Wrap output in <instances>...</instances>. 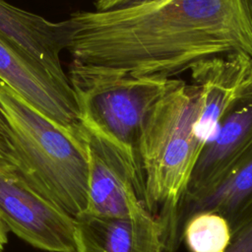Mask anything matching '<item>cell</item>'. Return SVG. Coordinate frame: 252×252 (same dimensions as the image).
Here are the masks:
<instances>
[{
  "label": "cell",
  "instance_id": "obj_3",
  "mask_svg": "<svg viewBox=\"0 0 252 252\" xmlns=\"http://www.w3.org/2000/svg\"><path fill=\"white\" fill-rule=\"evenodd\" d=\"M199 114L198 87L182 81L152 108L139 142L145 206L163 224L167 252L177 249L176 211L204 147L196 130Z\"/></svg>",
  "mask_w": 252,
  "mask_h": 252
},
{
  "label": "cell",
  "instance_id": "obj_10",
  "mask_svg": "<svg viewBox=\"0 0 252 252\" xmlns=\"http://www.w3.org/2000/svg\"><path fill=\"white\" fill-rule=\"evenodd\" d=\"M78 252H167L161 220L148 210L131 217L76 218Z\"/></svg>",
  "mask_w": 252,
  "mask_h": 252
},
{
  "label": "cell",
  "instance_id": "obj_14",
  "mask_svg": "<svg viewBox=\"0 0 252 252\" xmlns=\"http://www.w3.org/2000/svg\"><path fill=\"white\" fill-rule=\"evenodd\" d=\"M224 252H252V213L231 230V239Z\"/></svg>",
  "mask_w": 252,
  "mask_h": 252
},
{
  "label": "cell",
  "instance_id": "obj_1",
  "mask_svg": "<svg viewBox=\"0 0 252 252\" xmlns=\"http://www.w3.org/2000/svg\"><path fill=\"white\" fill-rule=\"evenodd\" d=\"M66 21L73 59L139 77L175 79L216 56L252 57L244 0H148Z\"/></svg>",
  "mask_w": 252,
  "mask_h": 252
},
{
  "label": "cell",
  "instance_id": "obj_6",
  "mask_svg": "<svg viewBox=\"0 0 252 252\" xmlns=\"http://www.w3.org/2000/svg\"><path fill=\"white\" fill-rule=\"evenodd\" d=\"M0 221L38 249L78 252L76 219L23 182L2 174Z\"/></svg>",
  "mask_w": 252,
  "mask_h": 252
},
{
  "label": "cell",
  "instance_id": "obj_8",
  "mask_svg": "<svg viewBox=\"0 0 252 252\" xmlns=\"http://www.w3.org/2000/svg\"><path fill=\"white\" fill-rule=\"evenodd\" d=\"M0 81L54 122L68 128L80 124L71 85L55 79L40 63L0 32Z\"/></svg>",
  "mask_w": 252,
  "mask_h": 252
},
{
  "label": "cell",
  "instance_id": "obj_15",
  "mask_svg": "<svg viewBox=\"0 0 252 252\" xmlns=\"http://www.w3.org/2000/svg\"><path fill=\"white\" fill-rule=\"evenodd\" d=\"M148 0H94V6L95 11H108L131 6Z\"/></svg>",
  "mask_w": 252,
  "mask_h": 252
},
{
  "label": "cell",
  "instance_id": "obj_11",
  "mask_svg": "<svg viewBox=\"0 0 252 252\" xmlns=\"http://www.w3.org/2000/svg\"><path fill=\"white\" fill-rule=\"evenodd\" d=\"M0 32L34 58L59 82L70 85L59 56L68 44L66 20L53 23L0 0Z\"/></svg>",
  "mask_w": 252,
  "mask_h": 252
},
{
  "label": "cell",
  "instance_id": "obj_17",
  "mask_svg": "<svg viewBox=\"0 0 252 252\" xmlns=\"http://www.w3.org/2000/svg\"><path fill=\"white\" fill-rule=\"evenodd\" d=\"M6 243H7V228L0 221V251H2Z\"/></svg>",
  "mask_w": 252,
  "mask_h": 252
},
{
  "label": "cell",
  "instance_id": "obj_9",
  "mask_svg": "<svg viewBox=\"0 0 252 252\" xmlns=\"http://www.w3.org/2000/svg\"><path fill=\"white\" fill-rule=\"evenodd\" d=\"M252 67V57L242 53L216 56L190 69L192 84L200 93L197 135L205 145L220 119L245 91Z\"/></svg>",
  "mask_w": 252,
  "mask_h": 252
},
{
  "label": "cell",
  "instance_id": "obj_5",
  "mask_svg": "<svg viewBox=\"0 0 252 252\" xmlns=\"http://www.w3.org/2000/svg\"><path fill=\"white\" fill-rule=\"evenodd\" d=\"M82 129L89 165V200L84 214L122 218L147 211L140 160L83 125Z\"/></svg>",
  "mask_w": 252,
  "mask_h": 252
},
{
  "label": "cell",
  "instance_id": "obj_16",
  "mask_svg": "<svg viewBox=\"0 0 252 252\" xmlns=\"http://www.w3.org/2000/svg\"><path fill=\"white\" fill-rule=\"evenodd\" d=\"M244 1H245V6H246L248 16H249V19H250V22H251V26H252V0H244ZM247 88L252 90V67H251L250 75H249V78H248Z\"/></svg>",
  "mask_w": 252,
  "mask_h": 252
},
{
  "label": "cell",
  "instance_id": "obj_13",
  "mask_svg": "<svg viewBox=\"0 0 252 252\" xmlns=\"http://www.w3.org/2000/svg\"><path fill=\"white\" fill-rule=\"evenodd\" d=\"M231 239L227 220L213 211L192 215L184 223L181 240L190 252H224Z\"/></svg>",
  "mask_w": 252,
  "mask_h": 252
},
{
  "label": "cell",
  "instance_id": "obj_2",
  "mask_svg": "<svg viewBox=\"0 0 252 252\" xmlns=\"http://www.w3.org/2000/svg\"><path fill=\"white\" fill-rule=\"evenodd\" d=\"M0 174L17 179L75 219L89 200L81 123L64 127L0 81Z\"/></svg>",
  "mask_w": 252,
  "mask_h": 252
},
{
  "label": "cell",
  "instance_id": "obj_7",
  "mask_svg": "<svg viewBox=\"0 0 252 252\" xmlns=\"http://www.w3.org/2000/svg\"><path fill=\"white\" fill-rule=\"evenodd\" d=\"M251 150L252 90L246 87L204 145L179 206L212 191Z\"/></svg>",
  "mask_w": 252,
  "mask_h": 252
},
{
  "label": "cell",
  "instance_id": "obj_12",
  "mask_svg": "<svg viewBox=\"0 0 252 252\" xmlns=\"http://www.w3.org/2000/svg\"><path fill=\"white\" fill-rule=\"evenodd\" d=\"M203 211L221 215L231 230L252 213V150L212 191L178 207L174 220V238L178 247L185 221Z\"/></svg>",
  "mask_w": 252,
  "mask_h": 252
},
{
  "label": "cell",
  "instance_id": "obj_4",
  "mask_svg": "<svg viewBox=\"0 0 252 252\" xmlns=\"http://www.w3.org/2000/svg\"><path fill=\"white\" fill-rule=\"evenodd\" d=\"M67 77L80 123L139 160V142L152 108L183 81L139 77L75 59Z\"/></svg>",
  "mask_w": 252,
  "mask_h": 252
}]
</instances>
